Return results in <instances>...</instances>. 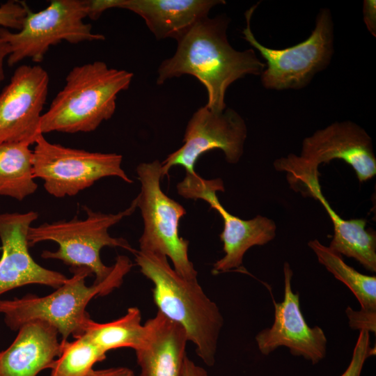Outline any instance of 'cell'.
<instances>
[{
	"label": "cell",
	"mask_w": 376,
	"mask_h": 376,
	"mask_svg": "<svg viewBox=\"0 0 376 376\" xmlns=\"http://www.w3.org/2000/svg\"><path fill=\"white\" fill-rule=\"evenodd\" d=\"M229 22L226 15L206 17L178 38L175 54L157 69V84L185 75L195 77L206 88L205 106L224 111L228 87L246 75H260L265 68L253 49L237 51L230 45L226 33Z\"/></svg>",
	"instance_id": "6da1fadb"
},
{
	"label": "cell",
	"mask_w": 376,
	"mask_h": 376,
	"mask_svg": "<svg viewBox=\"0 0 376 376\" xmlns=\"http://www.w3.org/2000/svg\"><path fill=\"white\" fill-rule=\"evenodd\" d=\"M141 272L153 284L158 311L180 324L196 346L198 357L214 366L224 318L215 302L204 292L197 279L179 275L165 256L136 250L133 253Z\"/></svg>",
	"instance_id": "7a4b0ae2"
},
{
	"label": "cell",
	"mask_w": 376,
	"mask_h": 376,
	"mask_svg": "<svg viewBox=\"0 0 376 376\" xmlns=\"http://www.w3.org/2000/svg\"><path fill=\"white\" fill-rule=\"evenodd\" d=\"M133 76L100 61L74 67L63 88L42 113L41 133L93 132L113 116L117 96L128 89Z\"/></svg>",
	"instance_id": "3957f363"
},
{
	"label": "cell",
	"mask_w": 376,
	"mask_h": 376,
	"mask_svg": "<svg viewBox=\"0 0 376 376\" xmlns=\"http://www.w3.org/2000/svg\"><path fill=\"white\" fill-rule=\"evenodd\" d=\"M132 267L128 257L119 255L109 275L103 281L90 286L85 283L86 279L92 274L88 268H71L72 277L49 295H27L21 298L0 299V313L13 330H18L30 321L42 320L54 326L62 340H68L70 336L74 338L79 337L91 319L86 311L89 301L120 287Z\"/></svg>",
	"instance_id": "277c9868"
},
{
	"label": "cell",
	"mask_w": 376,
	"mask_h": 376,
	"mask_svg": "<svg viewBox=\"0 0 376 376\" xmlns=\"http://www.w3.org/2000/svg\"><path fill=\"white\" fill-rule=\"evenodd\" d=\"M136 207V197L127 208L117 214L94 212L84 206L87 214L84 219H79L75 216L68 221L60 220L44 223L36 227L31 226L28 232L29 246L31 247L44 241L56 242L58 249L42 251V258L61 260L70 266V269L86 267L95 275L94 283H100L113 269V265L107 266L102 262L100 251L103 247H120L132 253L136 251L125 239L111 236L109 228L131 215Z\"/></svg>",
	"instance_id": "5b68a950"
},
{
	"label": "cell",
	"mask_w": 376,
	"mask_h": 376,
	"mask_svg": "<svg viewBox=\"0 0 376 376\" xmlns=\"http://www.w3.org/2000/svg\"><path fill=\"white\" fill-rule=\"evenodd\" d=\"M342 159L354 169L360 182L376 174V158L370 136L350 120L335 122L306 137L299 155L292 153L274 162L277 171L286 173L288 184L297 191L307 181L319 178L318 167Z\"/></svg>",
	"instance_id": "8992f818"
},
{
	"label": "cell",
	"mask_w": 376,
	"mask_h": 376,
	"mask_svg": "<svg viewBox=\"0 0 376 376\" xmlns=\"http://www.w3.org/2000/svg\"><path fill=\"white\" fill-rule=\"evenodd\" d=\"M254 5L245 12L246 27L243 38L266 61L260 81L269 90H298L307 86L315 75L330 63L334 54V22L329 8H321L310 36L304 41L284 49L267 47L257 40L251 20L257 8Z\"/></svg>",
	"instance_id": "52a82bcc"
},
{
	"label": "cell",
	"mask_w": 376,
	"mask_h": 376,
	"mask_svg": "<svg viewBox=\"0 0 376 376\" xmlns=\"http://www.w3.org/2000/svg\"><path fill=\"white\" fill-rule=\"evenodd\" d=\"M136 174L141 184V191L136 196L137 207L143 223L139 251L165 256L182 277L197 279L198 272L189 258V241L179 235L180 220L186 210L162 191L161 162L155 159L140 163Z\"/></svg>",
	"instance_id": "ba28073f"
},
{
	"label": "cell",
	"mask_w": 376,
	"mask_h": 376,
	"mask_svg": "<svg viewBox=\"0 0 376 376\" xmlns=\"http://www.w3.org/2000/svg\"><path fill=\"white\" fill-rule=\"evenodd\" d=\"M87 17L86 0H53L38 12L29 8L19 31L0 27V38L10 49L8 65L13 66L26 58L40 63L51 46L62 41L104 40V35L93 32L91 24L84 22Z\"/></svg>",
	"instance_id": "9c48e42d"
},
{
	"label": "cell",
	"mask_w": 376,
	"mask_h": 376,
	"mask_svg": "<svg viewBox=\"0 0 376 376\" xmlns=\"http://www.w3.org/2000/svg\"><path fill=\"white\" fill-rule=\"evenodd\" d=\"M33 150L34 178L56 198L72 196L106 177H118L132 183L123 169V156L117 153L89 152L51 143L40 135Z\"/></svg>",
	"instance_id": "30bf717a"
},
{
	"label": "cell",
	"mask_w": 376,
	"mask_h": 376,
	"mask_svg": "<svg viewBox=\"0 0 376 376\" xmlns=\"http://www.w3.org/2000/svg\"><path fill=\"white\" fill-rule=\"evenodd\" d=\"M246 136L245 120L233 109L217 113L201 107L187 123L182 146L161 162L162 178L174 166L183 167L187 174L196 173L199 157L214 149L222 150L228 163L236 164L243 155Z\"/></svg>",
	"instance_id": "8fae6325"
},
{
	"label": "cell",
	"mask_w": 376,
	"mask_h": 376,
	"mask_svg": "<svg viewBox=\"0 0 376 376\" xmlns=\"http://www.w3.org/2000/svg\"><path fill=\"white\" fill-rule=\"evenodd\" d=\"M49 77L40 65H22L0 93V143L32 145L42 134L40 121Z\"/></svg>",
	"instance_id": "7c38bea8"
},
{
	"label": "cell",
	"mask_w": 376,
	"mask_h": 376,
	"mask_svg": "<svg viewBox=\"0 0 376 376\" xmlns=\"http://www.w3.org/2000/svg\"><path fill=\"white\" fill-rule=\"evenodd\" d=\"M292 270L288 263L283 265L284 297L274 301V319L269 328L256 336L261 354L267 356L281 347L289 349L296 357H301L312 364L321 361L327 354V340L320 327L308 325L300 308L299 295L292 289Z\"/></svg>",
	"instance_id": "4fadbf2b"
},
{
	"label": "cell",
	"mask_w": 376,
	"mask_h": 376,
	"mask_svg": "<svg viewBox=\"0 0 376 376\" xmlns=\"http://www.w3.org/2000/svg\"><path fill=\"white\" fill-rule=\"evenodd\" d=\"M38 213L0 214V296L3 293L31 284L57 288L68 279L59 272L37 263L29 252L28 232Z\"/></svg>",
	"instance_id": "5bb4252c"
},
{
	"label": "cell",
	"mask_w": 376,
	"mask_h": 376,
	"mask_svg": "<svg viewBox=\"0 0 376 376\" xmlns=\"http://www.w3.org/2000/svg\"><path fill=\"white\" fill-rule=\"evenodd\" d=\"M5 350L0 352V376H37L51 368L61 354L57 329L42 320L23 324Z\"/></svg>",
	"instance_id": "9a60e30c"
},
{
	"label": "cell",
	"mask_w": 376,
	"mask_h": 376,
	"mask_svg": "<svg viewBox=\"0 0 376 376\" xmlns=\"http://www.w3.org/2000/svg\"><path fill=\"white\" fill-rule=\"evenodd\" d=\"M144 326V342L135 350L140 376H182L189 341L185 329L159 311Z\"/></svg>",
	"instance_id": "2e32d148"
},
{
	"label": "cell",
	"mask_w": 376,
	"mask_h": 376,
	"mask_svg": "<svg viewBox=\"0 0 376 376\" xmlns=\"http://www.w3.org/2000/svg\"><path fill=\"white\" fill-rule=\"evenodd\" d=\"M224 0H113V8L129 10L145 21L157 40H175Z\"/></svg>",
	"instance_id": "e0dca14e"
},
{
	"label": "cell",
	"mask_w": 376,
	"mask_h": 376,
	"mask_svg": "<svg viewBox=\"0 0 376 376\" xmlns=\"http://www.w3.org/2000/svg\"><path fill=\"white\" fill-rule=\"evenodd\" d=\"M207 203L224 221L220 239L224 256L213 265V274L239 269L245 253L251 247L266 244L275 237L276 226L272 219L262 215L248 220L240 219L228 212L217 196L210 198Z\"/></svg>",
	"instance_id": "ac0fdd59"
},
{
	"label": "cell",
	"mask_w": 376,
	"mask_h": 376,
	"mask_svg": "<svg viewBox=\"0 0 376 376\" xmlns=\"http://www.w3.org/2000/svg\"><path fill=\"white\" fill-rule=\"evenodd\" d=\"M312 197L318 200L328 213L334 226V236L329 247L334 252L353 258L367 270L376 272V234L366 229V220H345L330 206L319 189Z\"/></svg>",
	"instance_id": "d6986e66"
},
{
	"label": "cell",
	"mask_w": 376,
	"mask_h": 376,
	"mask_svg": "<svg viewBox=\"0 0 376 376\" xmlns=\"http://www.w3.org/2000/svg\"><path fill=\"white\" fill-rule=\"evenodd\" d=\"M33 150L23 143H0V196L22 201L38 189Z\"/></svg>",
	"instance_id": "ffe728a7"
},
{
	"label": "cell",
	"mask_w": 376,
	"mask_h": 376,
	"mask_svg": "<svg viewBox=\"0 0 376 376\" xmlns=\"http://www.w3.org/2000/svg\"><path fill=\"white\" fill-rule=\"evenodd\" d=\"M141 322L140 310L130 307L125 315L112 322L98 323L89 319L81 336L104 354L119 347L136 350L143 345L146 335V327Z\"/></svg>",
	"instance_id": "44dd1931"
},
{
	"label": "cell",
	"mask_w": 376,
	"mask_h": 376,
	"mask_svg": "<svg viewBox=\"0 0 376 376\" xmlns=\"http://www.w3.org/2000/svg\"><path fill=\"white\" fill-rule=\"evenodd\" d=\"M318 262L345 284L359 301L361 308L376 311V276L361 274L348 265L342 256L323 245L318 240L308 242Z\"/></svg>",
	"instance_id": "7402d4cb"
},
{
	"label": "cell",
	"mask_w": 376,
	"mask_h": 376,
	"mask_svg": "<svg viewBox=\"0 0 376 376\" xmlns=\"http://www.w3.org/2000/svg\"><path fill=\"white\" fill-rule=\"evenodd\" d=\"M105 358L106 354L84 336L70 342L61 340V354L50 368V376H84Z\"/></svg>",
	"instance_id": "603a6c76"
},
{
	"label": "cell",
	"mask_w": 376,
	"mask_h": 376,
	"mask_svg": "<svg viewBox=\"0 0 376 376\" xmlns=\"http://www.w3.org/2000/svg\"><path fill=\"white\" fill-rule=\"evenodd\" d=\"M375 347H370V333L359 331L350 363L340 376H361L366 361L375 355Z\"/></svg>",
	"instance_id": "cb8c5ba5"
},
{
	"label": "cell",
	"mask_w": 376,
	"mask_h": 376,
	"mask_svg": "<svg viewBox=\"0 0 376 376\" xmlns=\"http://www.w3.org/2000/svg\"><path fill=\"white\" fill-rule=\"evenodd\" d=\"M29 6L25 2L8 1L0 5V26L19 31L27 14Z\"/></svg>",
	"instance_id": "d4e9b609"
},
{
	"label": "cell",
	"mask_w": 376,
	"mask_h": 376,
	"mask_svg": "<svg viewBox=\"0 0 376 376\" xmlns=\"http://www.w3.org/2000/svg\"><path fill=\"white\" fill-rule=\"evenodd\" d=\"M345 313L351 329L376 333V311H366L362 308L359 311H355L347 306L345 309Z\"/></svg>",
	"instance_id": "484cf974"
},
{
	"label": "cell",
	"mask_w": 376,
	"mask_h": 376,
	"mask_svg": "<svg viewBox=\"0 0 376 376\" xmlns=\"http://www.w3.org/2000/svg\"><path fill=\"white\" fill-rule=\"evenodd\" d=\"M363 18L368 31L374 37L376 36V1L364 0L363 2Z\"/></svg>",
	"instance_id": "4316f807"
},
{
	"label": "cell",
	"mask_w": 376,
	"mask_h": 376,
	"mask_svg": "<svg viewBox=\"0 0 376 376\" xmlns=\"http://www.w3.org/2000/svg\"><path fill=\"white\" fill-rule=\"evenodd\" d=\"M84 376H136V375L129 368L116 367L102 370L92 368Z\"/></svg>",
	"instance_id": "83f0119b"
},
{
	"label": "cell",
	"mask_w": 376,
	"mask_h": 376,
	"mask_svg": "<svg viewBox=\"0 0 376 376\" xmlns=\"http://www.w3.org/2000/svg\"><path fill=\"white\" fill-rule=\"evenodd\" d=\"M182 376H210L207 372L196 365L187 356L185 359Z\"/></svg>",
	"instance_id": "f1b7e54d"
},
{
	"label": "cell",
	"mask_w": 376,
	"mask_h": 376,
	"mask_svg": "<svg viewBox=\"0 0 376 376\" xmlns=\"http://www.w3.org/2000/svg\"><path fill=\"white\" fill-rule=\"evenodd\" d=\"M10 53L8 45L0 38V85L5 79L4 62Z\"/></svg>",
	"instance_id": "f546056e"
}]
</instances>
